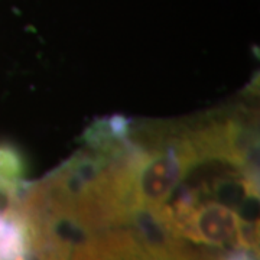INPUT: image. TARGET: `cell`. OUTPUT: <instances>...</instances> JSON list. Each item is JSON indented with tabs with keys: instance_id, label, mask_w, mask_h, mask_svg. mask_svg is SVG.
<instances>
[{
	"instance_id": "1",
	"label": "cell",
	"mask_w": 260,
	"mask_h": 260,
	"mask_svg": "<svg viewBox=\"0 0 260 260\" xmlns=\"http://www.w3.org/2000/svg\"><path fill=\"white\" fill-rule=\"evenodd\" d=\"M26 224L29 229V243L22 254H19L15 260H71V246L52 237L37 224L29 221Z\"/></svg>"
},
{
	"instance_id": "2",
	"label": "cell",
	"mask_w": 260,
	"mask_h": 260,
	"mask_svg": "<svg viewBox=\"0 0 260 260\" xmlns=\"http://www.w3.org/2000/svg\"><path fill=\"white\" fill-rule=\"evenodd\" d=\"M28 243L29 229L22 214L0 217V260H15Z\"/></svg>"
},
{
	"instance_id": "3",
	"label": "cell",
	"mask_w": 260,
	"mask_h": 260,
	"mask_svg": "<svg viewBox=\"0 0 260 260\" xmlns=\"http://www.w3.org/2000/svg\"><path fill=\"white\" fill-rule=\"evenodd\" d=\"M26 174L23 153L12 143H0V181L20 185Z\"/></svg>"
},
{
	"instance_id": "4",
	"label": "cell",
	"mask_w": 260,
	"mask_h": 260,
	"mask_svg": "<svg viewBox=\"0 0 260 260\" xmlns=\"http://www.w3.org/2000/svg\"><path fill=\"white\" fill-rule=\"evenodd\" d=\"M20 185H12L0 181V217H12L20 208Z\"/></svg>"
}]
</instances>
